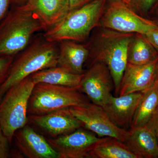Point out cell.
<instances>
[{"instance_id": "obj_11", "label": "cell", "mask_w": 158, "mask_h": 158, "mask_svg": "<svg viewBox=\"0 0 158 158\" xmlns=\"http://www.w3.org/2000/svg\"><path fill=\"white\" fill-rule=\"evenodd\" d=\"M28 122L50 136L51 138L66 135L83 127L69 108L43 115H29Z\"/></svg>"}, {"instance_id": "obj_7", "label": "cell", "mask_w": 158, "mask_h": 158, "mask_svg": "<svg viewBox=\"0 0 158 158\" xmlns=\"http://www.w3.org/2000/svg\"><path fill=\"white\" fill-rule=\"evenodd\" d=\"M105 29L123 33L144 35L158 27L152 21L138 15L130 6L120 1H114L102 15L100 20Z\"/></svg>"}, {"instance_id": "obj_28", "label": "cell", "mask_w": 158, "mask_h": 158, "mask_svg": "<svg viewBox=\"0 0 158 158\" xmlns=\"http://www.w3.org/2000/svg\"><path fill=\"white\" fill-rule=\"evenodd\" d=\"M68 1L70 6V10L72 11L82 7V6L92 0H68Z\"/></svg>"}, {"instance_id": "obj_22", "label": "cell", "mask_w": 158, "mask_h": 158, "mask_svg": "<svg viewBox=\"0 0 158 158\" xmlns=\"http://www.w3.org/2000/svg\"><path fill=\"white\" fill-rule=\"evenodd\" d=\"M15 56L0 57V86L5 82Z\"/></svg>"}, {"instance_id": "obj_4", "label": "cell", "mask_w": 158, "mask_h": 158, "mask_svg": "<svg viewBox=\"0 0 158 158\" xmlns=\"http://www.w3.org/2000/svg\"><path fill=\"white\" fill-rule=\"evenodd\" d=\"M135 34L106 29L100 35L93 51L89 54V58H92L90 65L101 62L106 65L117 95H119L122 79L127 65L129 45Z\"/></svg>"}, {"instance_id": "obj_6", "label": "cell", "mask_w": 158, "mask_h": 158, "mask_svg": "<svg viewBox=\"0 0 158 158\" xmlns=\"http://www.w3.org/2000/svg\"><path fill=\"white\" fill-rule=\"evenodd\" d=\"M35 84L31 76L7 91L0 101V127L11 144L15 133L28 122V107Z\"/></svg>"}, {"instance_id": "obj_25", "label": "cell", "mask_w": 158, "mask_h": 158, "mask_svg": "<svg viewBox=\"0 0 158 158\" xmlns=\"http://www.w3.org/2000/svg\"><path fill=\"white\" fill-rule=\"evenodd\" d=\"M144 35L158 52V27L152 30Z\"/></svg>"}, {"instance_id": "obj_15", "label": "cell", "mask_w": 158, "mask_h": 158, "mask_svg": "<svg viewBox=\"0 0 158 158\" xmlns=\"http://www.w3.org/2000/svg\"><path fill=\"white\" fill-rule=\"evenodd\" d=\"M71 40L59 41L57 66L71 73H84V65L89 58L90 51L87 46Z\"/></svg>"}, {"instance_id": "obj_8", "label": "cell", "mask_w": 158, "mask_h": 158, "mask_svg": "<svg viewBox=\"0 0 158 158\" xmlns=\"http://www.w3.org/2000/svg\"><path fill=\"white\" fill-rule=\"evenodd\" d=\"M71 113L82 123V127L99 138L110 137L125 142L128 130L116 126L101 106L92 102L69 108Z\"/></svg>"}, {"instance_id": "obj_18", "label": "cell", "mask_w": 158, "mask_h": 158, "mask_svg": "<svg viewBox=\"0 0 158 158\" xmlns=\"http://www.w3.org/2000/svg\"><path fill=\"white\" fill-rule=\"evenodd\" d=\"M59 66L39 71L32 74L31 78L34 84L45 83L69 87H79L83 77Z\"/></svg>"}, {"instance_id": "obj_12", "label": "cell", "mask_w": 158, "mask_h": 158, "mask_svg": "<svg viewBox=\"0 0 158 158\" xmlns=\"http://www.w3.org/2000/svg\"><path fill=\"white\" fill-rule=\"evenodd\" d=\"M158 74V58L142 65L127 63L120 85L119 95L143 92L151 87Z\"/></svg>"}, {"instance_id": "obj_17", "label": "cell", "mask_w": 158, "mask_h": 158, "mask_svg": "<svg viewBox=\"0 0 158 158\" xmlns=\"http://www.w3.org/2000/svg\"><path fill=\"white\" fill-rule=\"evenodd\" d=\"M23 6L37 14L48 29L60 22L71 11L68 0H28Z\"/></svg>"}, {"instance_id": "obj_2", "label": "cell", "mask_w": 158, "mask_h": 158, "mask_svg": "<svg viewBox=\"0 0 158 158\" xmlns=\"http://www.w3.org/2000/svg\"><path fill=\"white\" fill-rule=\"evenodd\" d=\"M47 29L37 14L24 6H15L0 23V57L19 53L34 34Z\"/></svg>"}, {"instance_id": "obj_27", "label": "cell", "mask_w": 158, "mask_h": 158, "mask_svg": "<svg viewBox=\"0 0 158 158\" xmlns=\"http://www.w3.org/2000/svg\"><path fill=\"white\" fill-rule=\"evenodd\" d=\"M147 124H148L153 131L158 144V112L151 118Z\"/></svg>"}, {"instance_id": "obj_10", "label": "cell", "mask_w": 158, "mask_h": 158, "mask_svg": "<svg viewBox=\"0 0 158 158\" xmlns=\"http://www.w3.org/2000/svg\"><path fill=\"white\" fill-rule=\"evenodd\" d=\"M114 83L110 70L102 62H96L83 74L79 89L91 102L103 107L112 95Z\"/></svg>"}, {"instance_id": "obj_23", "label": "cell", "mask_w": 158, "mask_h": 158, "mask_svg": "<svg viewBox=\"0 0 158 158\" xmlns=\"http://www.w3.org/2000/svg\"><path fill=\"white\" fill-rule=\"evenodd\" d=\"M10 144L11 143L0 127V158L11 157L12 152L10 149Z\"/></svg>"}, {"instance_id": "obj_21", "label": "cell", "mask_w": 158, "mask_h": 158, "mask_svg": "<svg viewBox=\"0 0 158 158\" xmlns=\"http://www.w3.org/2000/svg\"><path fill=\"white\" fill-rule=\"evenodd\" d=\"M90 158H139L125 142L115 138L104 137L89 152Z\"/></svg>"}, {"instance_id": "obj_3", "label": "cell", "mask_w": 158, "mask_h": 158, "mask_svg": "<svg viewBox=\"0 0 158 158\" xmlns=\"http://www.w3.org/2000/svg\"><path fill=\"white\" fill-rule=\"evenodd\" d=\"M105 2V0H92L71 11L60 22L45 31L43 36L50 42L85 41L100 22Z\"/></svg>"}, {"instance_id": "obj_13", "label": "cell", "mask_w": 158, "mask_h": 158, "mask_svg": "<svg viewBox=\"0 0 158 158\" xmlns=\"http://www.w3.org/2000/svg\"><path fill=\"white\" fill-rule=\"evenodd\" d=\"M21 153L28 158H59L48 141L27 124L15 133L13 140Z\"/></svg>"}, {"instance_id": "obj_29", "label": "cell", "mask_w": 158, "mask_h": 158, "mask_svg": "<svg viewBox=\"0 0 158 158\" xmlns=\"http://www.w3.org/2000/svg\"><path fill=\"white\" fill-rule=\"evenodd\" d=\"M28 0H11V3L15 6H22L24 5Z\"/></svg>"}, {"instance_id": "obj_24", "label": "cell", "mask_w": 158, "mask_h": 158, "mask_svg": "<svg viewBox=\"0 0 158 158\" xmlns=\"http://www.w3.org/2000/svg\"><path fill=\"white\" fill-rule=\"evenodd\" d=\"M157 0H130L132 5L136 10L142 13H146L152 8Z\"/></svg>"}, {"instance_id": "obj_31", "label": "cell", "mask_w": 158, "mask_h": 158, "mask_svg": "<svg viewBox=\"0 0 158 158\" xmlns=\"http://www.w3.org/2000/svg\"><path fill=\"white\" fill-rule=\"evenodd\" d=\"M156 80L157 82L158 85V74L157 77L156 79Z\"/></svg>"}, {"instance_id": "obj_14", "label": "cell", "mask_w": 158, "mask_h": 158, "mask_svg": "<svg viewBox=\"0 0 158 158\" xmlns=\"http://www.w3.org/2000/svg\"><path fill=\"white\" fill-rule=\"evenodd\" d=\"M143 95V91L116 97L112 95L102 107L116 126L128 130L131 127L136 109Z\"/></svg>"}, {"instance_id": "obj_19", "label": "cell", "mask_w": 158, "mask_h": 158, "mask_svg": "<svg viewBox=\"0 0 158 158\" xmlns=\"http://www.w3.org/2000/svg\"><path fill=\"white\" fill-rule=\"evenodd\" d=\"M158 58V52L143 34H135L128 50V63L142 65L153 62Z\"/></svg>"}, {"instance_id": "obj_16", "label": "cell", "mask_w": 158, "mask_h": 158, "mask_svg": "<svg viewBox=\"0 0 158 158\" xmlns=\"http://www.w3.org/2000/svg\"><path fill=\"white\" fill-rule=\"evenodd\" d=\"M125 143L139 158H158V144L152 128L146 124L128 130Z\"/></svg>"}, {"instance_id": "obj_5", "label": "cell", "mask_w": 158, "mask_h": 158, "mask_svg": "<svg viewBox=\"0 0 158 158\" xmlns=\"http://www.w3.org/2000/svg\"><path fill=\"white\" fill-rule=\"evenodd\" d=\"M90 102L79 87L45 83L35 84L29 100V115H43L56 110L84 106Z\"/></svg>"}, {"instance_id": "obj_30", "label": "cell", "mask_w": 158, "mask_h": 158, "mask_svg": "<svg viewBox=\"0 0 158 158\" xmlns=\"http://www.w3.org/2000/svg\"><path fill=\"white\" fill-rule=\"evenodd\" d=\"M113 1H120V2H123L126 4H127L129 6L130 5V0H113Z\"/></svg>"}, {"instance_id": "obj_9", "label": "cell", "mask_w": 158, "mask_h": 158, "mask_svg": "<svg viewBox=\"0 0 158 158\" xmlns=\"http://www.w3.org/2000/svg\"><path fill=\"white\" fill-rule=\"evenodd\" d=\"M85 128H79L66 135L47 138L59 158H89V152L102 140Z\"/></svg>"}, {"instance_id": "obj_1", "label": "cell", "mask_w": 158, "mask_h": 158, "mask_svg": "<svg viewBox=\"0 0 158 158\" xmlns=\"http://www.w3.org/2000/svg\"><path fill=\"white\" fill-rule=\"evenodd\" d=\"M59 52L58 42L48 41L43 35L34 37L13 60L6 81L0 86V101L8 90L26 78L57 66Z\"/></svg>"}, {"instance_id": "obj_20", "label": "cell", "mask_w": 158, "mask_h": 158, "mask_svg": "<svg viewBox=\"0 0 158 158\" xmlns=\"http://www.w3.org/2000/svg\"><path fill=\"white\" fill-rule=\"evenodd\" d=\"M158 112V85L156 80L153 85L143 91V95L134 115L131 127L147 124Z\"/></svg>"}, {"instance_id": "obj_26", "label": "cell", "mask_w": 158, "mask_h": 158, "mask_svg": "<svg viewBox=\"0 0 158 158\" xmlns=\"http://www.w3.org/2000/svg\"><path fill=\"white\" fill-rule=\"evenodd\" d=\"M11 0H0V23L6 16L9 10Z\"/></svg>"}]
</instances>
